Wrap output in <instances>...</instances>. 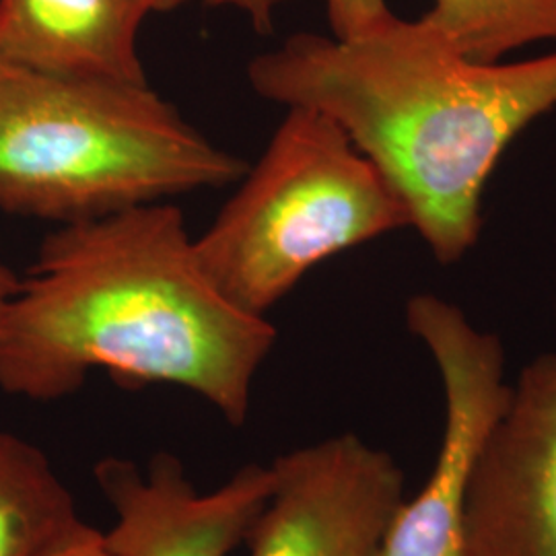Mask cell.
<instances>
[{
	"label": "cell",
	"mask_w": 556,
	"mask_h": 556,
	"mask_svg": "<svg viewBox=\"0 0 556 556\" xmlns=\"http://www.w3.org/2000/svg\"><path fill=\"white\" fill-rule=\"evenodd\" d=\"M275 342L206 277L178 208L151 202L46 238L0 319V388L52 402L105 369L190 390L241 427Z\"/></svg>",
	"instance_id": "6da1fadb"
},
{
	"label": "cell",
	"mask_w": 556,
	"mask_h": 556,
	"mask_svg": "<svg viewBox=\"0 0 556 556\" xmlns=\"http://www.w3.org/2000/svg\"><path fill=\"white\" fill-rule=\"evenodd\" d=\"M264 100L334 119L408 211L441 264L478 241L484 186L507 147L556 108V52L517 62L464 56L427 21L355 38L298 34L250 62Z\"/></svg>",
	"instance_id": "7a4b0ae2"
},
{
	"label": "cell",
	"mask_w": 556,
	"mask_h": 556,
	"mask_svg": "<svg viewBox=\"0 0 556 556\" xmlns=\"http://www.w3.org/2000/svg\"><path fill=\"white\" fill-rule=\"evenodd\" d=\"M149 83L0 62V211L71 225L243 178Z\"/></svg>",
	"instance_id": "3957f363"
},
{
	"label": "cell",
	"mask_w": 556,
	"mask_h": 556,
	"mask_svg": "<svg viewBox=\"0 0 556 556\" xmlns=\"http://www.w3.org/2000/svg\"><path fill=\"white\" fill-rule=\"evenodd\" d=\"M402 227L408 211L378 167L334 119L295 105L194 248L225 298L266 318L319 262Z\"/></svg>",
	"instance_id": "277c9868"
},
{
	"label": "cell",
	"mask_w": 556,
	"mask_h": 556,
	"mask_svg": "<svg viewBox=\"0 0 556 556\" xmlns=\"http://www.w3.org/2000/svg\"><path fill=\"white\" fill-rule=\"evenodd\" d=\"M408 330L429 349L445 394V427L425 486L402 501L379 556H470L466 509L478 454L505 413V351L445 299L422 293L406 305Z\"/></svg>",
	"instance_id": "5b68a950"
},
{
	"label": "cell",
	"mask_w": 556,
	"mask_h": 556,
	"mask_svg": "<svg viewBox=\"0 0 556 556\" xmlns=\"http://www.w3.org/2000/svg\"><path fill=\"white\" fill-rule=\"evenodd\" d=\"M250 556H379L404 501L396 459L342 433L278 456Z\"/></svg>",
	"instance_id": "8992f818"
},
{
	"label": "cell",
	"mask_w": 556,
	"mask_h": 556,
	"mask_svg": "<svg viewBox=\"0 0 556 556\" xmlns=\"http://www.w3.org/2000/svg\"><path fill=\"white\" fill-rule=\"evenodd\" d=\"M470 556H556V355L528 363L478 454Z\"/></svg>",
	"instance_id": "52a82bcc"
},
{
	"label": "cell",
	"mask_w": 556,
	"mask_h": 556,
	"mask_svg": "<svg viewBox=\"0 0 556 556\" xmlns=\"http://www.w3.org/2000/svg\"><path fill=\"white\" fill-rule=\"evenodd\" d=\"M114 526L101 534L110 556H229L245 544L273 491V470L245 464L215 491L200 493L174 454L137 462L105 456L93 466Z\"/></svg>",
	"instance_id": "ba28073f"
},
{
	"label": "cell",
	"mask_w": 556,
	"mask_h": 556,
	"mask_svg": "<svg viewBox=\"0 0 556 556\" xmlns=\"http://www.w3.org/2000/svg\"><path fill=\"white\" fill-rule=\"evenodd\" d=\"M144 0H0V62L77 79L147 83Z\"/></svg>",
	"instance_id": "9c48e42d"
},
{
	"label": "cell",
	"mask_w": 556,
	"mask_h": 556,
	"mask_svg": "<svg viewBox=\"0 0 556 556\" xmlns=\"http://www.w3.org/2000/svg\"><path fill=\"white\" fill-rule=\"evenodd\" d=\"M96 532L40 447L0 431V556H59Z\"/></svg>",
	"instance_id": "30bf717a"
},
{
	"label": "cell",
	"mask_w": 556,
	"mask_h": 556,
	"mask_svg": "<svg viewBox=\"0 0 556 556\" xmlns=\"http://www.w3.org/2000/svg\"><path fill=\"white\" fill-rule=\"evenodd\" d=\"M422 20L478 62L556 40V0H435Z\"/></svg>",
	"instance_id": "8fae6325"
},
{
	"label": "cell",
	"mask_w": 556,
	"mask_h": 556,
	"mask_svg": "<svg viewBox=\"0 0 556 556\" xmlns=\"http://www.w3.org/2000/svg\"><path fill=\"white\" fill-rule=\"evenodd\" d=\"M211 7H233L243 11L260 34L273 31L280 0H204ZM326 13L334 38H355L378 29L396 15L388 0H326Z\"/></svg>",
	"instance_id": "7c38bea8"
},
{
	"label": "cell",
	"mask_w": 556,
	"mask_h": 556,
	"mask_svg": "<svg viewBox=\"0 0 556 556\" xmlns=\"http://www.w3.org/2000/svg\"><path fill=\"white\" fill-rule=\"evenodd\" d=\"M20 280L21 278L17 277L11 268H7V266L0 262V319L4 316V309H7V305L11 303V299L17 293Z\"/></svg>",
	"instance_id": "4fadbf2b"
},
{
	"label": "cell",
	"mask_w": 556,
	"mask_h": 556,
	"mask_svg": "<svg viewBox=\"0 0 556 556\" xmlns=\"http://www.w3.org/2000/svg\"><path fill=\"white\" fill-rule=\"evenodd\" d=\"M59 556H110L105 553V548L101 546V532L98 530L96 534H91L85 540L77 542L75 546L66 548L64 553H60Z\"/></svg>",
	"instance_id": "5bb4252c"
},
{
	"label": "cell",
	"mask_w": 556,
	"mask_h": 556,
	"mask_svg": "<svg viewBox=\"0 0 556 556\" xmlns=\"http://www.w3.org/2000/svg\"><path fill=\"white\" fill-rule=\"evenodd\" d=\"M144 2L151 9V13H169V11H176V9L192 2V0H144Z\"/></svg>",
	"instance_id": "9a60e30c"
}]
</instances>
